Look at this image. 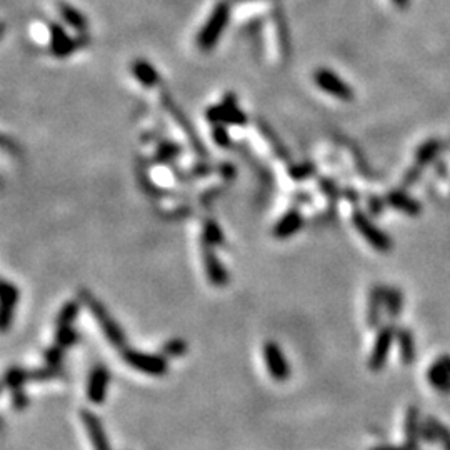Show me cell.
<instances>
[{"mask_svg":"<svg viewBox=\"0 0 450 450\" xmlns=\"http://www.w3.org/2000/svg\"><path fill=\"white\" fill-rule=\"evenodd\" d=\"M79 300L84 307L90 312L92 317L97 321V325L102 330V334L105 336L107 340L117 347L118 350L127 347V337L124 329L117 324V321L112 317V314L107 310V307L103 305L100 300L95 297L92 292L86 290V288H80L79 290Z\"/></svg>","mask_w":450,"mask_h":450,"instance_id":"cell-1","label":"cell"},{"mask_svg":"<svg viewBox=\"0 0 450 450\" xmlns=\"http://www.w3.org/2000/svg\"><path fill=\"white\" fill-rule=\"evenodd\" d=\"M230 21V3L227 0H222L214 7L207 21L203 22L202 29L197 32L195 44L202 52H210L215 49V45L221 40L222 34L227 29Z\"/></svg>","mask_w":450,"mask_h":450,"instance_id":"cell-2","label":"cell"},{"mask_svg":"<svg viewBox=\"0 0 450 450\" xmlns=\"http://www.w3.org/2000/svg\"><path fill=\"white\" fill-rule=\"evenodd\" d=\"M50 34V53L57 59H65V57L72 55L77 50L87 47L90 44V36L88 34H77V37L68 36L67 29L62 24L52 22L49 25Z\"/></svg>","mask_w":450,"mask_h":450,"instance_id":"cell-3","label":"cell"},{"mask_svg":"<svg viewBox=\"0 0 450 450\" xmlns=\"http://www.w3.org/2000/svg\"><path fill=\"white\" fill-rule=\"evenodd\" d=\"M122 360L129 365V367L136 368L142 374L150 377H164L168 371L167 359L164 355H155V353L140 352V350L134 349H122Z\"/></svg>","mask_w":450,"mask_h":450,"instance_id":"cell-4","label":"cell"},{"mask_svg":"<svg viewBox=\"0 0 450 450\" xmlns=\"http://www.w3.org/2000/svg\"><path fill=\"white\" fill-rule=\"evenodd\" d=\"M352 222L353 227L357 229V232L365 238V242H367L371 247L379 250V252H388V250L392 249L390 237H388L386 232H382V230L374 224V221H372L367 214L362 212V210H353Z\"/></svg>","mask_w":450,"mask_h":450,"instance_id":"cell-5","label":"cell"},{"mask_svg":"<svg viewBox=\"0 0 450 450\" xmlns=\"http://www.w3.org/2000/svg\"><path fill=\"white\" fill-rule=\"evenodd\" d=\"M314 82L321 90H324L327 95L330 97L342 100V102H352L355 94H353V88L342 79L340 75L336 74L330 68H317L314 72Z\"/></svg>","mask_w":450,"mask_h":450,"instance_id":"cell-6","label":"cell"},{"mask_svg":"<svg viewBox=\"0 0 450 450\" xmlns=\"http://www.w3.org/2000/svg\"><path fill=\"white\" fill-rule=\"evenodd\" d=\"M207 121L212 124H224V125H242L247 124V115L242 112L237 105V99L234 94H227L224 100L217 105H212L205 112Z\"/></svg>","mask_w":450,"mask_h":450,"instance_id":"cell-7","label":"cell"},{"mask_svg":"<svg viewBox=\"0 0 450 450\" xmlns=\"http://www.w3.org/2000/svg\"><path fill=\"white\" fill-rule=\"evenodd\" d=\"M262 355L268 375L275 382H287L290 379V365L287 362V357L280 345L274 340H265L262 347Z\"/></svg>","mask_w":450,"mask_h":450,"instance_id":"cell-8","label":"cell"},{"mask_svg":"<svg viewBox=\"0 0 450 450\" xmlns=\"http://www.w3.org/2000/svg\"><path fill=\"white\" fill-rule=\"evenodd\" d=\"M395 336H397V329L392 324L379 330L374 340V347H372L371 355H368V368L372 372H380L386 367L388 353H390L392 345L395 342Z\"/></svg>","mask_w":450,"mask_h":450,"instance_id":"cell-9","label":"cell"},{"mask_svg":"<svg viewBox=\"0 0 450 450\" xmlns=\"http://www.w3.org/2000/svg\"><path fill=\"white\" fill-rule=\"evenodd\" d=\"M110 372L105 365L97 364L88 374L87 380V400L94 405H102L109 394Z\"/></svg>","mask_w":450,"mask_h":450,"instance_id":"cell-10","label":"cell"},{"mask_svg":"<svg viewBox=\"0 0 450 450\" xmlns=\"http://www.w3.org/2000/svg\"><path fill=\"white\" fill-rule=\"evenodd\" d=\"M202 262L205 268V275L209 279L210 286L214 287H225L229 284V272L225 271L224 264L215 253V247L202 242Z\"/></svg>","mask_w":450,"mask_h":450,"instance_id":"cell-11","label":"cell"},{"mask_svg":"<svg viewBox=\"0 0 450 450\" xmlns=\"http://www.w3.org/2000/svg\"><path fill=\"white\" fill-rule=\"evenodd\" d=\"M80 421H82L84 427H86V432L90 445L94 450H112L109 444V438H107L105 429H103L102 421L95 415L92 410L82 409L80 410Z\"/></svg>","mask_w":450,"mask_h":450,"instance_id":"cell-12","label":"cell"},{"mask_svg":"<svg viewBox=\"0 0 450 450\" xmlns=\"http://www.w3.org/2000/svg\"><path fill=\"white\" fill-rule=\"evenodd\" d=\"M18 299H21L18 288L14 284H10L9 280H2V286H0V303H2L0 324H2V332H7L12 325Z\"/></svg>","mask_w":450,"mask_h":450,"instance_id":"cell-13","label":"cell"},{"mask_svg":"<svg viewBox=\"0 0 450 450\" xmlns=\"http://www.w3.org/2000/svg\"><path fill=\"white\" fill-rule=\"evenodd\" d=\"M429 384L440 394H450V355H440L427 371Z\"/></svg>","mask_w":450,"mask_h":450,"instance_id":"cell-14","label":"cell"},{"mask_svg":"<svg viewBox=\"0 0 450 450\" xmlns=\"http://www.w3.org/2000/svg\"><path fill=\"white\" fill-rule=\"evenodd\" d=\"M303 225V217L297 209L287 210L279 221L275 222L274 229H272V236L280 240H286V238L295 236Z\"/></svg>","mask_w":450,"mask_h":450,"instance_id":"cell-15","label":"cell"},{"mask_svg":"<svg viewBox=\"0 0 450 450\" xmlns=\"http://www.w3.org/2000/svg\"><path fill=\"white\" fill-rule=\"evenodd\" d=\"M57 10H59L60 18L65 25H68L71 29H74L77 34H86L88 30V18L80 12L77 7L72 5V3L64 2H57Z\"/></svg>","mask_w":450,"mask_h":450,"instance_id":"cell-16","label":"cell"},{"mask_svg":"<svg viewBox=\"0 0 450 450\" xmlns=\"http://www.w3.org/2000/svg\"><path fill=\"white\" fill-rule=\"evenodd\" d=\"M386 202L392 207V209L400 210V212L409 215V217H418L422 212L421 203H418L414 197H410V195L403 190L388 192Z\"/></svg>","mask_w":450,"mask_h":450,"instance_id":"cell-17","label":"cell"},{"mask_svg":"<svg viewBox=\"0 0 450 450\" xmlns=\"http://www.w3.org/2000/svg\"><path fill=\"white\" fill-rule=\"evenodd\" d=\"M384 309H386V287L374 286L371 288L367 303V325L371 329L379 325Z\"/></svg>","mask_w":450,"mask_h":450,"instance_id":"cell-18","label":"cell"},{"mask_svg":"<svg viewBox=\"0 0 450 450\" xmlns=\"http://www.w3.org/2000/svg\"><path fill=\"white\" fill-rule=\"evenodd\" d=\"M130 72H132V75L136 77L137 82L140 84L142 87L152 88V87L159 86L160 74L157 72V68L149 62V60H144V59L136 60V62L130 65Z\"/></svg>","mask_w":450,"mask_h":450,"instance_id":"cell-19","label":"cell"},{"mask_svg":"<svg viewBox=\"0 0 450 450\" xmlns=\"http://www.w3.org/2000/svg\"><path fill=\"white\" fill-rule=\"evenodd\" d=\"M399 345V355L403 365H412L417 357V350H415V337L409 329H397V336H395Z\"/></svg>","mask_w":450,"mask_h":450,"instance_id":"cell-20","label":"cell"},{"mask_svg":"<svg viewBox=\"0 0 450 450\" xmlns=\"http://www.w3.org/2000/svg\"><path fill=\"white\" fill-rule=\"evenodd\" d=\"M421 418H418L417 407H409L405 415V445L412 450H417L421 440Z\"/></svg>","mask_w":450,"mask_h":450,"instance_id":"cell-21","label":"cell"},{"mask_svg":"<svg viewBox=\"0 0 450 450\" xmlns=\"http://www.w3.org/2000/svg\"><path fill=\"white\" fill-rule=\"evenodd\" d=\"M80 305H82L80 300H68V302H65L55 317V330L74 325L75 318L80 314Z\"/></svg>","mask_w":450,"mask_h":450,"instance_id":"cell-22","label":"cell"},{"mask_svg":"<svg viewBox=\"0 0 450 450\" xmlns=\"http://www.w3.org/2000/svg\"><path fill=\"white\" fill-rule=\"evenodd\" d=\"M440 152H442V144L437 140V138H430V140L424 142V144L417 149V152H415L417 165H421V167L429 165L430 162H434V160L437 159V155Z\"/></svg>","mask_w":450,"mask_h":450,"instance_id":"cell-23","label":"cell"},{"mask_svg":"<svg viewBox=\"0 0 450 450\" xmlns=\"http://www.w3.org/2000/svg\"><path fill=\"white\" fill-rule=\"evenodd\" d=\"M202 242L203 244L212 245L215 249H217L218 245L224 244V232H222L221 225H218L215 221H212V218H207V221L203 222Z\"/></svg>","mask_w":450,"mask_h":450,"instance_id":"cell-24","label":"cell"},{"mask_svg":"<svg viewBox=\"0 0 450 450\" xmlns=\"http://www.w3.org/2000/svg\"><path fill=\"white\" fill-rule=\"evenodd\" d=\"M402 307H403L402 292L395 287H386V310L392 321H395V318L402 314Z\"/></svg>","mask_w":450,"mask_h":450,"instance_id":"cell-25","label":"cell"},{"mask_svg":"<svg viewBox=\"0 0 450 450\" xmlns=\"http://www.w3.org/2000/svg\"><path fill=\"white\" fill-rule=\"evenodd\" d=\"M25 382H29V371L22 367H10L5 371L3 375V386L9 390H17V388H24Z\"/></svg>","mask_w":450,"mask_h":450,"instance_id":"cell-26","label":"cell"},{"mask_svg":"<svg viewBox=\"0 0 450 450\" xmlns=\"http://www.w3.org/2000/svg\"><path fill=\"white\" fill-rule=\"evenodd\" d=\"M188 350L187 342L184 338H171L162 345V355L165 359H175V357H182L186 355Z\"/></svg>","mask_w":450,"mask_h":450,"instance_id":"cell-27","label":"cell"},{"mask_svg":"<svg viewBox=\"0 0 450 450\" xmlns=\"http://www.w3.org/2000/svg\"><path fill=\"white\" fill-rule=\"evenodd\" d=\"M60 375H62V368L53 367V365H45L42 368L29 371V380H32V382H47V380L59 379Z\"/></svg>","mask_w":450,"mask_h":450,"instance_id":"cell-28","label":"cell"},{"mask_svg":"<svg viewBox=\"0 0 450 450\" xmlns=\"http://www.w3.org/2000/svg\"><path fill=\"white\" fill-rule=\"evenodd\" d=\"M182 152V147L179 144H174V142H164L160 145L159 150H157L155 157H153V162H167V160L175 159V157L180 155Z\"/></svg>","mask_w":450,"mask_h":450,"instance_id":"cell-29","label":"cell"},{"mask_svg":"<svg viewBox=\"0 0 450 450\" xmlns=\"http://www.w3.org/2000/svg\"><path fill=\"white\" fill-rule=\"evenodd\" d=\"M77 340H79V336H77L74 327H65V329L55 330V344L60 345L62 349L72 347Z\"/></svg>","mask_w":450,"mask_h":450,"instance_id":"cell-30","label":"cell"},{"mask_svg":"<svg viewBox=\"0 0 450 450\" xmlns=\"http://www.w3.org/2000/svg\"><path fill=\"white\" fill-rule=\"evenodd\" d=\"M315 172V165L310 162H302V164H294L290 168H288V174H290L292 179L295 180H302L305 177H310Z\"/></svg>","mask_w":450,"mask_h":450,"instance_id":"cell-31","label":"cell"},{"mask_svg":"<svg viewBox=\"0 0 450 450\" xmlns=\"http://www.w3.org/2000/svg\"><path fill=\"white\" fill-rule=\"evenodd\" d=\"M44 359H45V364L47 365H53V367H60L62 365V360H64V349L60 347V345H52V347H49L45 350L44 353Z\"/></svg>","mask_w":450,"mask_h":450,"instance_id":"cell-32","label":"cell"},{"mask_svg":"<svg viewBox=\"0 0 450 450\" xmlns=\"http://www.w3.org/2000/svg\"><path fill=\"white\" fill-rule=\"evenodd\" d=\"M212 138H214L215 144H217L221 149H229L230 144H232V142H230L229 132H227L224 124H215L214 125Z\"/></svg>","mask_w":450,"mask_h":450,"instance_id":"cell-33","label":"cell"},{"mask_svg":"<svg viewBox=\"0 0 450 450\" xmlns=\"http://www.w3.org/2000/svg\"><path fill=\"white\" fill-rule=\"evenodd\" d=\"M434 425H436L437 442L444 447V450H450V429L445 424H442L440 421H437L436 417H434Z\"/></svg>","mask_w":450,"mask_h":450,"instance_id":"cell-34","label":"cell"},{"mask_svg":"<svg viewBox=\"0 0 450 450\" xmlns=\"http://www.w3.org/2000/svg\"><path fill=\"white\" fill-rule=\"evenodd\" d=\"M12 392V407L15 410H25L29 407V395L25 394L24 388H17Z\"/></svg>","mask_w":450,"mask_h":450,"instance_id":"cell-35","label":"cell"},{"mask_svg":"<svg viewBox=\"0 0 450 450\" xmlns=\"http://www.w3.org/2000/svg\"><path fill=\"white\" fill-rule=\"evenodd\" d=\"M421 175H422L421 165H415V167L409 168V171H407V174L403 175V187L414 186V184L417 182L418 179H421Z\"/></svg>","mask_w":450,"mask_h":450,"instance_id":"cell-36","label":"cell"},{"mask_svg":"<svg viewBox=\"0 0 450 450\" xmlns=\"http://www.w3.org/2000/svg\"><path fill=\"white\" fill-rule=\"evenodd\" d=\"M322 186H324V190L327 192L330 199H337L338 197V190L337 186L332 182V180H322Z\"/></svg>","mask_w":450,"mask_h":450,"instance_id":"cell-37","label":"cell"},{"mask_svg":"<svg viewBox=\"0 0 450 450\" xmlns=\"http://www.w3.org/2000/svg\"><path fill=\"white\" fill-rule=\"evenodd\" d=\"M221 175L224 177V179H234V177H236V168L232 167V165H229V164H224L221 167Z\"/></svg>","mask_w":450,"mask_h":450,"instance_id":"cell-38","label":"cell"},{"mask_svg":"<svg viewBox=\"0 0 450 450\" xmlns=\"http://www.w3.org/2000/svg\"><path fill=\"white\" fill-rule=\"evenodd\" d=\"M371 450H412L407 445H377V447Z\"/></svg>","mask_w":450,"mask_h":450,"instance_id":"cell-39","label":"cell"},{"mask_svg":"<svg viewBox=\"0 0 450 450\" xmlns=\"http://www.w3.org/2000/svg\"><path fill=\"white\" fill-rule=\"evenodd\" d=\"M392 3L399 7V9H407L410 5V0H392Z\"/></svg>","mask_w":450,"mask_h":450,"instance_id":"cell-40","label":"cell"}]
</instances>
